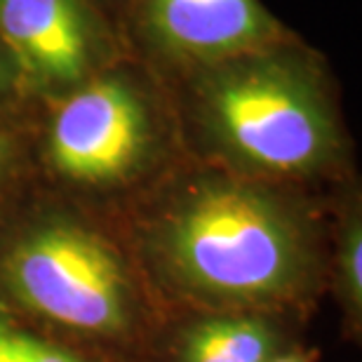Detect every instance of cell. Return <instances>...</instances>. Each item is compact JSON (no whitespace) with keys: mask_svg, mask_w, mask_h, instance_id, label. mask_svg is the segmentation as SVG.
I'll use <instances>...</instances> for the list:
<instances>
[{"mask_svg":"<svg viewBox=\"0 0 362 362\" xmlns=\"http://www.w3.org/2000/svg\"><path fill=\"white\" fill-rule=\"evenodd\" d=\"M269 362H308V358L296 351H289V353H275Z\"/></svg>","mask_w":362,"mask_h":362,"instance_id":"cell-12","label":"cell"},{"mask_svg":"<svg viewBox=\"0 0 362 362\" xmlns=\"http://www.w3.org/2000/svg\"><path fill=\"white\" fill-rule=\"evenodd\" d=\"M0 362H88L0 308Z\"/></svg>","mask_w":362,"mask_h":362,"instance_id":"cell-8","label":"cell"},{"mask_svg":"<svg viewBox=\"0 0 362 362\" xmlns=\"http://www.w3.org/2000/svg\"><path fill=\"white\" fill-rule=\"evenodd\" d=\"M148 26L172 54L214 66L259 52L278 31L257 0H148Z\"/></svg>","mask_w":362,"mask_h":362,"instance_id":"cell-6","label":"cell"},{"mask_svg":"<svg viewBox=\"0 0 362 362\" xmlns=\"http://www.w3.org/2000/svg\"><path fill=\"white\" fill-rule=\"evenodd\" d=\"M0 45L33 83L66 88L94 66L101 35L83 0H0Z\"/></svg>","mask_w":362,"mask_h":362,"instance_id":"cell-5","label":"cell"},{"mask_svg":"<svg viewBox=\"0 0 362 362\" xmlns=\"http://www.w3.org/2000/svg\"><path fill=\"white\" fill-rule=\"evenodd\" d=\"M151 139L144 99L122 78H94L57 108L47 134L54 170L78 184H113L139 168Z\"/></svg>","mask_w":362,"mask_h":362,"instance_id":"cell-4","label":"cell"},{"mask_svg":"<svg viewBox=\"0 0 362 362\" xmlns=\"http://www.w3.org/2000/svg\"><path fill=\"white\" fill-rule=\"evenodd\" d=\"M202 113L228 156L266 175H306L334 151V125L315 85L259 52L216 64Z\"/></svg>","mask_w":362,"mask_h":362,"instance_id":"cell-2","label":"cell"},{"mask_svg":"<svg viewBox=\"0 0 362 362\" xmlns=\"http://www.w3.org/2000/svg\"><path fill=\"white\" fill-rule=\"evenodd\" d=\"M156 255L181 289L228 303L280 299L308 269L294 214L240 181H207L184 195L156 230Z\"/></svg>","mask_w":362,"mask_h":362,"instance_id":"cell-1","label":"cell"},{"mask_svg":"<svg viewBox=\"0 0 362 362\" xmlns=\"http://www.w3.org/2000/svg\"><path fill=\"white\" fill-rule=\"evenodd\" d=\"M10 158H12V144L7 136L0 134V179L7 172V165H10Z\"/></svg>","mask_w":362,"mask_h":362,"instance_id":"cell-11","label":"cell"},{"mask_svg":"<svg viewBox=\"0 0 362 362\" xmlns=\"http://www.w3.org/2000/svg\"><path fill=\"white\" fill-rule=\"evenodd\" d=\"M0 280L28 313L85 337H118L129 325V285L115 252L78 223L26 228L0 262Z\"/></svg>","mask_w":362,"mask_h":362,"instance_id":"cell-3","label":"cell"},{"mask_svg":"<svg viewBox=\"0 0 362 362\" xmlns=\"http://www.w3.org/2000/svg\"><path fill=\"white\" fill-rule=\"evenodd\" d=\"M19 76V69L17 64L10 54H7V49L0 45V94L10 90V85L14 83V78Z\"/></svg>","mask_w":362,"mask_h":362,"instance_id":"cell-10","label":"cell"},{"mask_svg":"<svg viewBox=\"0 0 362 362\" xmlns=\"http://www.w3.org/2000/svg\"><path fill=\"white\" fill-rule=\"evenodd\" d=\"M280 353L278 334L257 315H212L186 327L177 362H269Z\"/></svg>","mask_w":362,"mask_h":362,"instance_id":"cell-7","label":"cell"},{"mask_svg":"<svg viewBox=\"0 0 362 362\" xmlns=\"http://www.w3.org/2000/svg\"><path fill=\"white\" fill-rule=\"evenodd\" d=\"M362 233H360V223H351L346 228L344 245H341V282H344V292L346 301L351 308L360 310L362 303Z\"/></svg>","mask_w":362,"mask_h":362,"instance_id":"cell-9","label":"cell"}]
</instances>
